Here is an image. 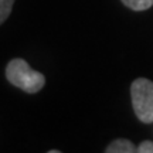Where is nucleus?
<instances>
[{"instance_id": "1", "label": "nucleus", "mask_w": 153, "mask_h": 153, "mask_svg": "<svg viewBox=\"0 0 153 153\" xmlns=\"http://www.w3.org/2000/svg\"><path fill=\"white\" fill-rule=\"evenodd\" d=\"M6 78L11 85L27 94H36L45 85V76L33 70L23 58H14L6 67Z\"/></svg>"}, {"instance_id": "2", "label": "nucleus", "mask_w": 153, "mask_h": 153, "mask_svg": "<svg viewBox=\"0 0 153 153\" xmlns=\"http://www.w3.org/2000/svg\"><path fill=\"white\" fill-rule=\"evenodd\" d=\"M132 106L142 123H153V82L137 78L131 85Z\"/></svg>"}, {"instance_id": "3", "label": "nucleus", "mask_w": 153, "mask_h": 153, "mask_svg": "<svg viewBox=\"0 0 153 153\" xmlns=\"http://www.w3.org/2000/svg\"><path fill=\"white\" fill-rule=\"evenodd\" d=\"M137 148L128 139H116L106 148V153H133Z\"/></svg>"}, {"instance_id": "4", "label": "nucleus", "mask_w": 153, "mask_h": 153, "mask_svg": "<svg viewBox=\"0 0 153 153\" xmlns=\"http://www.w3.org/2000/svg\"><path fill=\"white\" fill-rule=\"evenodd\" d=\"M123 4L133 11L148 10L153 6V0H120Z\"/></svg>"}, {"instance_id": "5", "label": "nucleus", "mask_w": 153, "mask_h": 153, "mask_svg": "<svg viewBox=\"0 0 153 153\" xmlns=\"http://www.w3.org/2000/svg\"><path fill=\"white\" fill-rule=\"evenodd\" d=\"M14 0H0V24H3L7 20V17L10 16Z\"/></svg>"}, {"instance_id": "6", "label": "nucleus", "mask_w": 153, "mask_h": 153, "mask_svg": "<svg viewBox=\"0 0 153 153\" xmlns=\"http://www.w3.org/2000/svg\"><path fill=\"white\" fill-rule=\"evenodd\" d=\"M139 153H153V142L152 140H145L137 146Z\"/></svg>"}]
</instances>
